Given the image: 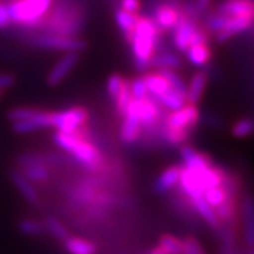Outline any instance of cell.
Listing matches in <instances>:
<instances>
[{
  "label": "cell",
  "instance_id": "obj_11",
  "mask_svg": "<svg viewBox=\"0 0 254 254\" xmlns=\"http://www.w3.org/2000/svg\"><path fill=\"white\" fill-rule=\"evenodd\" d=\"M181 14V9L178 6H175L170 1L168 3H161L155 9L153 21H154V24L158 27L160 31H170V30H173L175 27V24L178 23Z\"/></svg>",
  "mask_w": 254,
  "mask_h": 254
},
{
  "label": "cell",
  "instance_id": "obj_38",
  "mask_svg": "<svg viewBox=\"0 0 254 254\" xmlns=\"http://www.w3.org/2000/svg\"><path fill=\"white\" fill-rule=\"evenodd\" d=\"M119 6H120L119 9L136 14L140 9V0H119Z\"/></svg>",
  "mask_w": 254,
  "mask_h": 254
},
{
  "label": "cell",
  "instance_id": "obj_44",
  "mask_svg": "<svg viewBox=\"0 0 254 254\" xmlns=\"http://www.w3.org/2000/svg\"><path fill=\"white\" fill-rule=\"evenodd\" d=\"M249 254H254V250H250V252H249Z\"/></svg>",
  "mask_w": 254,
  "mask_h": 254
},
{
  "label": "cell",
  "instance_id": "obj_43",
  "mask_svg": "<svg viewBox=\"0 0 254 254\" xmlns=\"http://www.w3.org/2000/svg\"><path fill=\"white\" fill-rule=\"evenodd\" d=\"M112 3H119V0H110Z\"/></svg>",
  "mask_w": 254,
  "mask_h": 254
},
{
  "label": "cell",
  "instance_id": "obj_40",
  "mask_svg": "<svg viewBox=\"0 0 254 254\" xmlns=\"http://www.w3.org/2000/svg\"><path fill=\"white\" fill-rule=\"evenodd\" d=\"M14 82H16V79H14L13 75H10V73H0V92L11 88L14 85Z\"/></svg>",
  "mask_w": 254,
  "mask_h": 254
},
{
  "label": "cell",
  "instance_id": "obj_39",
  "mask_svg": "<svg viewBox=\"0 0 254 254\" xmlns=\"http://www.w3.org/2000/svg\"><path fill=\"white\" fill-rule=\"evenodd\" d=\"M10 24H11V21H10L7 6H6V3H3V1L0 0V30L7 28Z\"/></svg>",
  "mask_w": 254,
  "mask_h": 254
},
{
  "label": "cell",
  "instance_id": "obj_1",
  "mask_svg": "<svg viewBox=\"0 0 254 254\" xmlns=\"http://www.w3.org/2000/svg\"><path fill=\"white\" fill-rule=\"evenodd\" d=\"M54 143L91 171H99L103 167V155L99 148L83 136V133L57 131L54 134Z\"/></svg>",
  "mask_w": 254,
  "mask_h": 254
},
{
  "label": "cell",
  "instance_id": "obj_29",
  "mask_svg": "<svg viewBox=\"0 0 254 254\" xmlns=\"http://www.w3.org/2000/svg\"><path fill=\"white\" fill-rule=\"evenodd\" d=\"M18 229L26 236H41L47 233L46 223L40 219H24L20 222Z\"/></svg>",
  "mask_w": 254,
  "mask_h": 254
},
{
  "label": "cell",
  "instance_id": "obj_37",
  "mask_svg": "<svg viewBox=\"0 0 254 254\" xmlns=\"http://www.w3.org/2000/svg\"><path fill=\"white\" fill-rule=\"evenodd\" d=\"M182 243H184L185 254H205L202 246L199 245V242L195 237H185L182 240Z\"/></svg>",
  "mask_w": 254,
  "mask_h": 254
},
{
  "label": "cell",
  "instance_id": "obj_18",
  "mask_svg": "<svg viewBox=\"0 0 254 254\" xmlns=\"http://www.w3.org/2000/svg\"><path fill=\"white\" fill-rule=\"evenodd\" d=\"M225 17H226L225 27L222 28V31H219L218 34H216V38L220 43L226 41V40L236 36L239 33H243L254 23V18L250 17H239V16H233V17L225 16Z\"/></svg>",
  "mask_w": 254,
  "mask_h": 254
},
{
  "label": "cell",
  "instance_id": "obj_17",
  "mask_svg": "<svg viewBox=\"0 0 254 254\" xmlns=\"http://www.w3.org/2000/svg\"><path fill=\"white\" fill-rule=\"evenodd\" d=\"M180 154H181L182 164H184L182 167L190 168V170H203L213 165L209 155L196 151L190 145H182Z\"/></svg>",
  "mask_w": 254,
  "mask_h": 254
},
{
  "label": "cell",
  "instance_id": "obj_7",
  "mask_svg": "<svg viewBox=\"0 0 254 254\" xmlns=\"http://www.w3.org/2000/svg\"><path fill=\"white\" fill-rule=\"evenodd\" d=\"M200 113L196 105H190L187 103L181 109L171 112L167 118L163 120V127L170 128V130H180L190 133L193 130V127L199 122Z\"/></svg>",
  "mask_w": 254,
  "mask_h": 254
},
{
  "label": "cell",
  "instance_id": "obj_6",
  "mask_svg": "<svg viewBox=\"0 0 254 254\" xmlns=\"http://www.w3.org/2000/svg\"><path fill=\"white\" fill-rule=\"evenodd\" d=\"M28 43L38 48L54 50V51H64V53H76L85 50L86 41L79 37H68L53 34V33H41L28 37Z\"/></svg>",
  "mask_w": 254,
  "mask_h": 254
},
{
  "label": "cell",
  "instance_id": "obj_34",
  "mask_svg": "<svg viewBox=\"0 0 254 254\" xmlns=\"http://www.w3.org/2000/svg\"><path fill=\"white\" fill-rule=\"evenodd\" d=\"M130 93H131V98L134 100H143L148 98V91L145 86L144 76H140V78L130 81Z\"/></svg>",
  "mask_w": 254,
  "mask_h": 254
},
{
  "label": "cell",
  "instance_id": "obj_25",
  "mask_svg": "<svg viewBox=\"0 0 254 254\" xmlns=\"http://www.w3.org/2000/svg\"><path fill=\"white\" fill-rule=\"evenodd\" d=\"M144 81L147 91H148V96L153 98V99H158L160 96H163L164 93L170 89L168 82L160 72H153L145 75Z\"/></svg>",
  "mask_w": 254,
  "mask_h": 254
},
{
  "label": "cell",
  "instance_id": "obj_15",
  "mask_svg": "<svg viewBox=\"0 0 254 254\" xmlns=\"http://www.w3.org/2000/svg\"><path fill=\"white\" fill-rule=\"evenodd\" d=\"M10 180L13 182V185L16 187V190L21 193V196L27 202L33 203V205H37L40 202V193H38V190L34 187V184L30 180H27L21 171L11 170L10 171Z\"/></svg>",
  "mask_w": 254,
  "mask_h": 254
},
{
  "label": "cell",
  "instance_id": "obj_24",
  "mask_svg": "<svg viewBox=\"0 0 254 254\" xmlns=\"http://www.w3.org/2000/svg\"><path fill=\"white\" fill-rule=\"evenodd\" d=\"M115 20H116V24L120 28V31L123 33V36L126 37L127 43H130L133 33H134V28L137 26V21H138V16L133 14V13H127L125 10L118 9L115 13Z\"/></svg>",
  "mask_w": 254,
  "mask_h": 254
},
{
  "label": "cell",
  "instance_id": "obj_36",
  "mask_svg": "<svg viewBox=\"0 0 254 254\" xmlns=\"http://www.w3.org/2000/svg\"><path fill=\"white\" fill-rule=\"evenodd\" d=\"M123 83H125V79H123L122 75L115 73V75L110 76L109 81H108V93H109V96L112 99H115L118 96V93L122 89Z\"/></svg>",
  "mask_w": 254,
  "mask_h": 254
},
{
  "label": "cell",
  "instance_id": "obj_16",
  "mask_svg": "<svg viewBox=\"0 0 254 254\" xmlns=\"http://www.w3.org/2000/svg\"><path fill=\"white\" fill-rule=\"evenodd\" d=\"M181 171V165H173V167H170L165 171H163L161 175L157 178V181L154 182V185H153V190H154L155 193L165 195L170 190H173L180 184Z\"/></svg>",
  "mask_w": 254,
  "mask_h": 254
},
{
  "label": "cell",
  "instance_id": "obj_3",
  "mask_svg": "<svg viewBox=\"0 0 254 254\" xmlns=\"http://www.w3.org/2000/svg\"><path fill=\"white\" fill-rule=\"evenodd\" d=\"M41 27L48 33L76 37L83 27V14L73 0H60L54 10H50Z\"/></svg>",
  "mask_w": 254,
  "mask_h": 254
},
{
  "label": "cell",
  "instance_id": "obj_9",
  "mask_svg": "<svg viewBox=\"0 0 254 254\" xmlns=\"http://www.w3.org/2000/svg\"><path fill=\"white\" fill-rule=\"evenodd\" d=\"M198 27L193 21V17L190 14H184L178 20V23L175 24L174 30V46L177 47L178 51L187 53V50L190 47V38L195 31V28Z\"/></svg>",
  "mask_w": 254,
  "mask_h": 254
},
{
  "label": "cell",
  "instance_id": "obj_14",
  "mask_svg": "<svg viewBox=\"0 0 254 254\" xmlns=\"http://www.w3.org/2000/svg\"><path fill=\"white\" fill-rule=\"evenodd\" d=\"M48 127H50V112H44L40 109L37 110V113L31 119L13 123V130L18 134L34 133V131L48 128Z\"/></svg>",
  "mask_w": 254,
  "mask_h": 254
},
{
  "label": "cell",
  "instance_id": "obj_28",
  "mask_svg": "<svg viewBox=\"0 0 254 254\" xmlns=\"http://www.w3.org/2000/svg\"><path fill=\"white\" fill-rule=\"evenodd\" d=\"M21 173L33 184L44 182L50 175L47 164H26V165H21Z\"/></svg>",
  "mask_w": 254,
  "mask_h": 254
},
{
  "label": "cell",
  "instance_id": "obj_5",
  "mask_svg": "<svg viewBox=\"0 0 254 254\" xmlns=\"http://www.w3.org/2000/svg\"><path fill=\"white\" fill-rule=\"evenodd\" d=\"M88 120L89 112L81 106L50 112V127L60 133H83Z\"/></svg>",
  "mask_w": 254,
  "mask_h": 254
},
{
  "label": "cell",
  "instance_id": "obj_10",
  "mask_svg": "<svg viewBox=\"0 0 254 254\" xmlns=\"http://www.w3.org/2000/svg\"><path fill=\"white\" fill-rule=\"evenodd\" d=\"M122 119H123V122L120 126V140L127 145L136 144L143 134V128H141L140 120L134 113V110L128 106L125 116Z\"/></svg>",
  "mask_w": 254,
  "mask_h": 254
},
{
  "label": "cell",
  "instance_id": "obj_19",
  "mask_svg": "<svg viewBox=\"0 0 254 254\" xmlns=\"http://www.w3.org/2000/svg\"><path fill=\"white\" fill-rule=\"evenodd\" d=\"M242 209H243L246 243L250 250H254V196L252 193H247L243 198Z\"/></svg>",
  "mask_w": 254,
  "mask_h": 254
},
{
  "label": "cell",
  "instance_id": "obj_4",
  "mask_svg": "<svg viewBox=\"0 0 254 254\" xmlns=\"http://www.w3.org/2000/svg\"><path fill=\"white\" fill-rule=\"evenodd\" d=\"M54 0H11L6 3L11 23L26 27H41Z\"/></svg>",
  "mask_w": 254,
  "mask_h": 254
},
{
  "label": "cell",
  "instance_id": "obj_30",
  "mask_svg": "<svg viewBox=\"0 0 254 254\" xmlns=\"http://www.w3.org/2000/svg\"><path fill=\"white\" fill-rule=\"evenodd\" d=\"M113 100H115V108H116L118 115L120 118H123L125 113H126V109L128 108V105H130V102L133 100L131 93H130V81L125 79V83H123L122 89H120L118 96Z\"/></svg>",
  "mask_w": 254,
  "mask_h": 254
},
{
  "label": "cell",
  "instance_id": "obj_26",
  "mask_svg": "<svg viewBox=\"0 0 254 254\" xmlns=\"http://www.w3.org/2000/svg\"><path fill=\"white\" fill-rule=\"evenodd\" d=\"M185 54L188 57V61L195 66H205L212 58V51L208 44L190 46Z\"/></svg>",
  "mask_w": 254,
  "mask_h": 254
},
{
  "label": "cell",
  "instance_id": "obj_32",
  "mask_svg": "<svg viewBox=\"0 0 254 254\" xmlns=\"http://www.w3.org/2000/svg\"><path fill=\"white\" fill-rule=\"evenodd\" d=\"M44 223H46L47 233H50V235L54 237V239H57V240H61V242H64L66 237L69 236L68 229L64 226L63 223H61L58 219L50 216V218H47L46 220H44Z\"/></svg>",
  "mask_w": 254,
  "mask_h": 254
},
{
  "label": "cell",
  "instance_id": "obj_35",
  "mask_svg": "<svg viewBox=\"0 0 254 254\" xmlns=\"http://www.w3.org/2000/svg\"><path fill=\"white\" fill-rule=\"evenodd\" d=\"M37 110L38 109H34V108H14L7 113V118L10 122L16 123V122L31 119L37 113Z\"/></svg>",
  "mask_w": 254,
  "mask_h": 254
},
{
  "label": "cell",
  "instance_id": "obj_45",
  "mask_svg": "<svg viewBox=\"0 0 254 254\" xmlns=\"http://www.w3.org/2000/svg\"><path fill=\"white\" fill-rule=\"evenodd\" d=\"M1 96H3V92H0V99H1Z\"/></svg>",
  "mask_w": 254,
  "mask_h": 254
},
{
  "label": "cell",
  "instance_id": "obj_21",
  "mask_svg": "<svg viewBox=\"0 0 254 254\" xmlns=\"http://www.w3.org/2000/svg\"><path fill=\"white\" fill-rule=\"evenodd\" d=\"M190 203H192V208L195 210V213L199 215L200 218L203 219L209 226L216 229V230H219V229L222 227V223H220V220H219L215 209L212 208V206H209L208 203H206V200L203 199V198L192 199L190 200Z\"/></svg>",
  "mask_w": 254,
  "mask_h": 254
},
{
  "label": "cell",
  "instance_id": "obj_13",
  "mask_svg": "<svg viewBox=\"0 0 254 254\" xmlns=\"http://www.w3.org/2000/svg\"><path fill=\"white\" fill-rule=\"evenodd\" d=\"M216 13L227 17H250L254 18V1L253 0H226L216 10Z\"/></svg>",
  "mask_w": 254,
  "mask_h": 254
},
{
  "label": "cell",
  "instance_id": "obj_23",
  "mask_svg": "<svg viewBox=\"0 0 254 254\" xmlns=\"http://www.w3.org/2000/svg\"><path fill=\"white\" fill-rule=\"evenodd\" d=\"M63 243L64 249L68 254H96L98 252L95 243L82 237L68 236Z\"/></svg>",
  "mask_w": 254,
  "mask_h": 254
},
{
  "label": "cell",
  "instance_id": "obj_42",
  "mask_svg": "<svg viewBox=\"0 0 254 254\" xmlns=\"http://www.w3.org/2000/svg\"><path fill=\"white\" fill-rule=\"evenodd\" d=\"M148 254H165V252H164L160 246H155V247H153V249L148 252Z\"/></svg>",
  "mask_w": 254,
  "mask_h": 254
},
{
  "label": "cell",
  "instance_id": "obj_27",
  "mask_svg": "<svg viewBox=\"0 0 254 254\" xmlns=\"http://www.w3.org/2000/svg\"><path fill=\"white\" fill-rule=\"evenodd\" d=\"M163 109L170 110V112H175V110L181 109L187 105V98L182 96L181 93L168 89L164 93L163 96H160L158 99H154Z\"/></svg>",
  "mask_w": 254,
  "mask_h": 254
},
{
  "label": "cell",
  "instance_id": "obj_33",
  "mask_svg": "<svg viewBox=\"0 0 254 254\" xmlns=\"http://www.w3.org/2000/svg\"><path fill=\"white\" fill-rule=\"evenodd\" d=\"M254 133V120L252 119H242L236 122L232 127V134L237 138H245L252 136Z\"/></svg>",
  "mask_w": 254,
  "mask_h": 254
},
{
  "label": "cell",
  "instance_id": "obj_20",
  "mask_svg": "<svg viewBox=\"0 0 254 254\" xmlns=\"http://www.w3.org/2000/svg\"><path fill=\"white\" fill-rule=\"evenodd\" d=\"M206 83H208V73L202 71L195 73L190 79V85L187 86V103L190 105L199 103L203 96V92L206 89Z\"/></svg>",
  "mask_w": 254,
  "mask_h": 254
},
{
  "label": "cell",
  "instance_id": "obj_2",
  "mask_svg": "<svg viewBox=\"0 0 254 254\" xmlns=\"http://www.w3.org/2000/svg\"><path fill=\"white\" fill-rule=\"evenodd\" d=\"M160 33L161 31L154 24L153 18L138 17L133 37L130 40L137 71L145 72L150 66L151 58L158 47Z\"/></svg>",
  "mask_w": 254,
  "mask_h": 254
},
{
  "label": "cell",
  "instance_id": "obj_8",
  "mask_svg": "<svg viewBox=\"0 0 254 254\" xmlns=\"http://www.w3.org/2000/svg\"><path fill=\"white\" fill-rule=\"evenodd\" d=\"M73 199L78 202H83V203H91V205H102V206H108L115 203V198L103 192V190H98L95 187H92L91 184H85L81 187H76L71 193Z\"/></svg>",
  "mask_w": 254,
  "mask_h": 254
},
{
  "label": "cell",
  "instance_id": "obj_22",
  "mask_svg": "<svg viewBox=\"0 0 254 254\" xmlns=\"http://www.w3.org/2000/svg\"><path fill=\"white\" fill-rule=\"evenodd\" d=\"M181 58L173 51H160L153 55L150 65L160 71H175L181 66Z\"/></svg>",
  "mask_w": 254,
  "mask_h": 254
},
{
  "label": "cell",
  "instance_id": "obj_31",
  "mask_svg": "<svg viewBox=\"0 0 254 254\" xmlns=\"http://www.w3.org/2000/svg\"><path fill=\"white\" fill-rule=\"evenodd\" d=\"M158 246L165 252V254H185L182 240L173 235H163L160 237Z\"/></svg>",
  "mask_w": 254,
  "mask_h": 254
},
{
  "label": "cell",
  "instance_id": "obj_12",
  "mask_svg": "<svg viewBox=\"0 0 254 254\" xmlns=\"http://www.w3.org/2000/svg\"><path fill=\"white\" fill-rule=\"evenodd\" d=\"M79 61V55L76 53H66L63 58L55 64L53 69L50 71L47 76V83L50 86H57L71 73L75 65Z\"/></svg>",
  "mask_w": 254,
  "mask_h": 254
},
{
  "label": "cell",
  "instance_id": "obj_41",
  "mask_svg": "<svg viewBox=\"0 0 254 254\" xmlns=\"http://www.w3.org/2000/svg\"><path fill=\"white\" fill-rule=\"evenodd\" d=\"M210 1H212V0H196V6H195V7H196L198 11H203V10L208 9Z\"/></svg>",
  "mask_w": 254,
  "mask_h": 254
}]
</instances>
